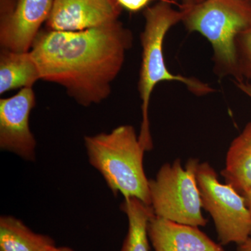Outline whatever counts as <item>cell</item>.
<instances>
[{"label":"cell","instance_id":"6da1fadb","mask_svg":"<svg viewBox=\"0 0 251 251\" xmlns=\"http://www.w3.org/2000/svg\"><path fill=\"white\" fill-rule=\"evenodd\" d=\"M133 43L132 31L117 21L84 30H41L30 52L41 80L62 86L89 107L110 95Z\"/></svg>","mask_w":251,"mask_h":251},{"label":"cell","instance_id":"7a4b0ae2","mask_svg":"<svg viewBox=\"0 0 251 251\" xmlns=\"http://www.w3.org/2000/svg\"><path fill=\"white\" fill-rule=\"evenodd\" d=\"M172 0H158L143 11L145 25L140 35L142 63L138 90L142 100V120L139 140L146 151L153 148L150 132L149 107L151 93L157 84L163 81H177L184 84L196 96H204L215 92L205 82L195 77H188L172 74L166 67L163 55V42L168 31L182 21L181 10L173 7Z\"/></svg>","mask_w":251,"mask_h":251},{"label":"cell","instance_id":"3957f363","mask_svg":"<svg viewBox=\"0 0 251 251\" xmlns=\"http://www.w3.org/2000/svg\"><path fill=\"white\" fill-rule=\"evenodd\" d=\"M91 166L100 173L112 193L135 198L150 206V179L144 169L145 149L134 127L122 125L110 133L85 136Z\"/></svg>","mask_w":251,"mask_h":251},{"label":"cell","instance_id":"277c9868","mask_svg":"<svg viewBox=\"0 0 251 251\" xmlns=\"http://www.w3.org/2000/svg\"><path fill=\"white\" fill-rule=\"evenodd\" d=\"M181 22L190 32L200 33L214 51V73L243 82L238 67L235 41L251 24V0H205L200 4L180 5Z\"/></svg>","mask_w":251,"mask_h":251},{"label":"cell","instance_id":"5b68a950","mask_svg":"<svg viewBox=\"0 0 251 251\" xmlns=\"http://www.w3.org/2000/svg\"><path fill=\"white\" fill-rule=\"evenodd\" d=\"M199 161L190 158L186 166L179 159L165 163L155 179L149 181L150 206L153 215L179 224L204 227L202 201L196 179Z\"/></svg>","mask_w":251,"mask_h":251},{"label":"cell","instance_id":"8992f818","mask_svg":"<svg viewBox=\"0 0 251 251\" xmlns=\"http://www.w3.org/2000/svg\"><path fill=\"white\" fill-rule=\"evenodd\" d=\"M196 179L202 208L212 218L220 244L246 242L251 237V214L244 196L230 184L220 182L207 162L198 164Z\"/></svg>","mask_w":251,"mask_h":251},{"label":"cell","instance_id":"52a82bcc","mask_svg":"<svg viewBox=\"0 0 251 251\" xmlns=\"http://www.w3.org/2000/svg\"><path fill=\"white\" fill-rule=\"evenodd\" d=\"M36 105L32 87L0 99V148L23 159L34 161L36 141L29 127V116Z\"/></svg>","mask_w":251,"mask_h":251},{"label":"cell","instance_id":"ba28073f","mask_svg":"<svg viewBox=\"0 0 251 251\" xmlns=\"http://www.w3.org/2000/svg\"><path fill=\"white\" fill-rule=\"evenodd\" d=\"M122 6L117 0H53L46 29L80 31L119 21Z\"/></svg>","mask_w":251,"mask_h":251},{"label":"cell","instance_id":"9c48e42d","mask_svg":"<svg viewBox=\"0 0 251 251\" xmlns=\"http://www.w3.org/2000/svg\"><path fill=\"white\" fill-rule=\"evenodd\" d=\"M52 4L53 0H18L12 16L0 23L1 49L30 51L41 25L50 14Z\"/></svg>","mask_w":251,"mask_h":251},{"label":"cell","instance_id":"30bf717a","mask_svg":"<svg viewBox=\"0 0 251 251\" xmlns=\"http://www.w3.org/2000/svg\"><path fill=\"white\" fill-rule=\"evenodd\" d=\"M148 235L154 251H226L199 227L154 215L149 222Z\"/></svg>","mask_w":251,"mask_h":251},{"label":"cell","instance_id":"8fae6325","mask_svg":"<svg viewBox=\"0 0 251 251\" xmlns=\"http://www.w3.org/2000/svg\"><path fill=\"white\" fill-rule=\"evenodd\" d=\"M221 175L242 196L251 190V122L231 143Z\"/></svg>","mask_w":251,"mask_h":251},{"label":"cell","instance_id":"7c38bea8","mask_svg":"<svg viewBox=\"0 0 251 251\" xmlns=\"http://www.w3.org/2000/svg\"><path fill=\"white\" fill-rule=\"evenodd\" d=\"M41 80L40 71L30 51L15 52L1 49L0 54V94L32 87Z\"/></svg>","mask_w":251,"mask_h":251},{"label":"cell","instance_id":"4fadbf2b","mask_svg":"<svg viewBox=\"0 0 251 251\" xmlns=\"http://www.w3.org/2000/svg\"><path fill=\"white\" fill-rule=\"evenodd\" d=\"M54 247L52 238L35 233L21 220L0 218V251H49Z\"/></svg>","mask_w":251,"mask_h":251},{"label":"cell","instance_id":"5bb4252c","mask_svg":"<svg viewBox=\"0 0 251 251\" xmlns=\"http://www.w3.org/2000/svg\"><path fill=\"white\" fill-rule=\"evenodd\" d=\"M122 211L128 221V233L121 251H150L148 224L153 216L151 206L138 198H125Z\"/></svg>","mask_w":251,"mask_h":251},{"label":"cell","instance_id":"9a60e30c","mask_svg":"<svg viewBox=\"0 0 251 251\" xmlns=\"http://www.w3.org/2000/svg\"><path fill=\"white\" fill-rule=\"evenodd\" d=\"M235 46L241 77L251 80V24L238 35Z\"/></svg>","mask_w":251,"mask_h":251},{"label":"cell","instance_id":"2e32d148","mask_svg":"<svg viewBox=\"0 0 251 251\" xmlns=\"http://www.w3.org/2000/svg\"><path fill=\"white\" fill-rule=\"evenodd\" d=\"M122 9L131 13H136L148 8L149 4L155 0H117Z\"/></svg>","mask_w":251,"mask_h":251},{"label":"cell","instance_id":"e0dca14e","mask_svg":"<svg viewBox=\"0 0 251 251\" xmlns=\"http://www.w3.org/2000/svg\"><path fill=\"white\" fill-rule=\"evenodd\" d=\"M18 0H0V23H4L14 14Z\"/></svg>","mask_w":251,"mask_h":251},{"label":"cell","instance_id":"ac0fdd59","mask_svg":"<svg viewBox=\"0 0 251 251\" xmlns=\"http://www.w3.org/2000/svg\"><path fill=\"white\" fill-rule=\"evenodd\" d=\"M238 88L244 94H247L248 97H250L251 99V84L249 82H236Z\"/></svg>","mask_w":251,"mask_h":251},{"label":"cell","instance_id":"d6986e66","mask_svg":"<svg viewBox=\"0 0 251 251\" xmlns=\"http://www.w3.org/2000/svg\"><path fill=\"white\" fill-rule=\"evenodd\" d=\"M237 246V251H251V237L246 242Z\"/></svg>","mask_w":251,"mask_h":251},{"label":"cell","instance_id":"ffe728a7","mask_svg":"<svg viewBox=\"0 0 251 251\" xmlns=\"http://www.w3.org/2000/svg\"><path fill=\"white\" fill-rule=\"evenodd\" d=\"M244 198H245L246 201H247V204L248 207H249V210H250V212L251 214V190L246 193L245 195H244Z\"/></svg>","mask_w":251,"mask_h":251},{"label":"cell","instance_id":"44dd1931","mask_svg":"<svg viewBox=\"0 0 251 251\" xmlns=\"http://www.w3.org/2000/svg\"><path fill=\"white\" fill-rule=\"evenodd\" d=\"M204 1H205V0H182V4L194 5L200 4V3Z\"/></svg>","mask_w":251,"mask_h":251},{"label":"cell","instance_id":"7402d4cb","mask_svg":"<svg viewBox=\"0 0 251 251\" xmlns=\"http://www.w3.org/2000/svg\"><path fill=\"white\" fill-rule=\"evenodd\" d=\"M49 251H73L72 249H69V248L67 247H54L51 249Z\"/></svg>","mask_w":251,"mask_h":251}]
</instances>
